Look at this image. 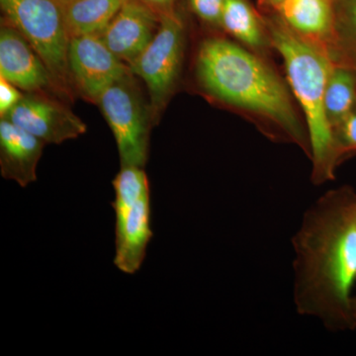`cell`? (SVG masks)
Here are the masks:
<instances>
[{
  "instance_id": "cell-16",
  "label": "cell",
  "mask_w": 356,
  "mask_h": 356,
  "mask_svg": "<svg viewBox=\"0 0 356 356\" xmlns=\"http://www.w3.org/2000/svg\"><path fill=\"white\" fill-rule=\"evenodd\" d=\"M356 104V70L334 63L327 76L325 91V112L334 130Z\"/></svg>"
},
{
  "instance_id": "cell-21",
  "label": "cell",
  "mask_w": 356,
  "mask_h": 356,
  "mask_svg": "<svg viewBox=\"0 0 356 356\" xmlns=\"http://www.w3.org/2000/svg\"><path fill=\"white\" fill-rule=\"evenodd\" d=\"M152 8L159 9L163 14L173 13L172 6L175 0H142Z\"/></svg>"
},
{
  "instance_id": "cell-4",
  "label": "cell",
  "mask_w": 356,
  "mask_h": 356,
  "mask_svg": "<svg viewBox=\"0 0 356 356\" xmlns=\"http://www.w3.org/2000/svg\"><path fill=\"white\" fill-rule=\"evenodd\" d=\"M114 264L126 274L140 270L153 236L151 188L144 168L121 166L113 182Z\"/></svg>"
},
{
  "instance_id": "cell-5",
  "label": "cell",
  "mask_w": 356,
  "mask_h": 356,
  "mask_svg": "<svg viewBox=\"0 0 356 356\" xmlns=\"http://www.w3.org/2000/svg\"><path fill=\"white\" fill-rule=\"evenodd\" d=\"M8 24L29 42L53 81L67 88L72 79L69 65L70 36L60 0H0Z\"/></svg>"
},
{
  "instance_id": "cell-22",
  "label": "cell",
  "mask_w": 356,
  "mask_h": 356,
  "mask_svg": "<svg viewBox=\"0 0 356 356\" xmlns=\"http://www.w3.org/2000/svg\"><path fill=\"white\" fill-rule=\"evenodd\" d=\"M266 1L268 2L271 6H273L274 8L277 9L284 0H266Z\"/></svg>"
},
{
  "instance_id": "cell-19",
  "label": "cell",
  "mask_w": 356,
  "mask_h": 356,
  "mask_svg": "<svg viewBox=\"0 0 356 356\" xmlns=\"http://www.w3.org/2000/svg\"><path fill=\"white\" fill-rule=\"evenodd\" d=\"M192 10L204 22L213 27L221 28L222 7L225 0H189Z\"/></svg>"
},
{
  "instance_id": "cell-7",
  "label": "cell",
  "mask_w": 356,
  "mask_h": 356,
  "mask_svg": "<svg viewBox=\"0 0 356 356\" xmlns=\"http://www.w3.org/2000/svg\"><path fill=\"white\" fill-rule=\"evenodd\" d=\"M96 102L113 133L121 166L144 168L149 158V118L130 74L107 88Z\"/></svg>"
},
{
  "instance_id": "cell-15",
  "label": "cell",
  "mask_w": 356,
  "mask_h": 356,
  "mask_svg": "<svg viewBox=\"0 0 356 356\" xmlns=\"http://www.w3.org/2000/svg\"><path fill=\"white\" fill-rule=\"evenodd\" d=\"M127 0H72L62 2L70 37L100 34Z\"/></svg>"
},
{
  "instance_id": "cell-20",
  "label": "cell",
  "mask_w": 356,
  "mask_h": 356,
  "mask_svg": "<svg viewBox=\"0 0 356 356\" xmlns=\"http://www.w3.org/2000/svg\"><path fill=\"white\" fill-rule=\"evenodd\" d=\"M18 88L0 76V115L4 118L22 100Z\"/></svg>"
},
{
  "instance_id": "cell-23",
  "label": "cell",
  "mask_w": 356,
  "mask_h": 356,
  "mask_svg": "<svg viewBox=\"0 0 356 356\" xmlns=\"http://www.w3.org/2000/svg\"><path fill=\"white\" fill-rule=\"evenodd\" d=\"M351 309H353V315L356 322V295H353V302H351Z\"/></svg>"
},
{
  "instance_id": "cell-9",
  "label": "cell",
  "mask_w": 356,
  "mask_h": 356,
  "mask_svg": "<svg viewBox=\"0 0 356 356\" xmlns=\"http://www.w3.org/2000/svg\"><path fill=\"white\" fill-rule=\"evenodd\" d=\"M4 118L31 133L46 145H60L86 132V124L69 108L39 96L23 97Z\"/></svg>"
},
{
  "instance_id": "cell-17",
  "label": "cell",
  "mask_w": 356,
  "mask_h": 356,
  "mask_svg": "<svg viewBox=\"0 0 356 356\" xmlns=\"http://www.w3.org/2000/svg\"><path fill=\"white\" fill-rule=\"evenodd\" d=\"M336 8L334 43L331 57L334 63L356 70V0H341Z\"/></svg>"
},
{
  "instance_id": "cell-10",
  "label": "cell",
  "mask_w": 356,
  "mask_h": 356,
  "mask_svg": "<svg viewBox=\"0 0 356 356\" xmlns=\"http://www.w3.org/2000/svg\"><path fill=\"white\" fill-rule=\"evenodd\" d=\"M156 28L154 8L142 0H127L99 35L110 50L129 64L151 43Z\"/></svg>"
},
{
  "instance_id": "cell-6",
  "label": "cell",
  "mask_w": 356,
  "mask_h": 356,
  "mask_svg": "<svg viewBox=\"0 0 356 356\" xmlns=\"http://www.w3.org/2000/svg\"><path fill=\"white\" fill-rule=\"evenodd\" d=\"M186 33L175 13L163 14L154 39L129 63L131 74L140 76L149 88L152 105L161 109L177 88L184 65Z\"/></svg>"
},
{
  "instance_id": "cell-1",
  "label": "cell",
  "mask_w": 356,
  "mask_h": 356,
  "mask_svg": "<svg viewBox=\"0 0 356 356\" xmlns=\"http://www.w3.org/2000/svg\"><path fill=\"white\" fill-rule=\"evenodd\" d=\"M293 300L299 315L332 332L355 331L351 302L356 283V191H327L304 212L291 238Z\"/></svg>"
},
{
  "instance_id": "cell-13",
  "label": "cell",
  "mask_w": 356,
  "mask_h": 356,
  "mask_svg": "<svg viewBox=\"0 0 356 356\" xmlns=\"http://www.w3.org/2000/svg\"><path fill=\"white\" fill-rule=\"evenodd\" d=\"M280 17L304 38L327 49L334 43V0H284L277 9Z\"/></svg>"
},
{
  "instance_id": "cell-14",
  "label": "cell",
  "mask_w": 356,
  "mask_h": 356,
  "mask_svg": "<svg viewBox=\"0 0 356 356\" xmlns=\"http://www.w3.org/2000/svg\"><path fill=\"white\" fill-rule=\"evenodd\" d=\"M221 29L248 50L270 58L274 50L264 18L248 0H225Z\"/></svg>"
},
{
  "instance_id": "cell-24",
  "label": "cell",
  "mask_w": 356,
  "mask_h": 356,
  "mask_svg": "<svg viewBox=\"0 0 356 356\" xmlns=\"http://www.w3.org/2000/svg\"><path fill=\"white\" fill-rule=\"evenodd\" d=\"M60 1L67 2V1H72V0H60Z\"/></svg>"
},
{
  "instance_id": "cell-18",
  "label": "cell",
  "mask_w": 356,
  "mask_h": 356,
  "mask_svg": "<svg viewBox=\"0 0 356 356\" xmlns=\"http://www.w3.org/2000/svg\"><path fill=\"white\" fill-rule=\"evenodd\" d=\"M332 138L339 163L356 154V104L334 128Z\"/></svg>"
},
{
  "instance_id": "cell-12",
  "label": "cell",
  "mask_w": 356,
  "mask_h": 356,
  "mask_svg": "<svg viewBox=\"0 0 356 356\" xmlns=\"http://www.w3.org/2000/svg\"><path fill=\"white\" fill-rule=\"evenodd\" d=\"M44 143L6 118L0 121V172L6 179L26 187L37 180V165Z\"/></svg>"
},
{
  "instance_id": "cell-3",
  "label": "cell",
  "mask_w": 356,
  "mask_h": 356,
  "mask_svg": "<svg viewBox=\"0 0 356 356\" xmlns=\"http://www.w3.org/2000/svg\"><path fill=\"white\" fill-rule=\"evenodd\" d=\"M264 18L275 51L284 62L287 81L302 110L312 145V184L332 181L341 165L325 112V91L334 60L327 49L295 32L276 11Z\"/></svg>"
},
{
  "instance_id": "cell-11",
  "label": "cell",
  "mask_w": 356,
  "mask_h": 356,
  "mask_svg": "<svg viewBox=\"0 0 356 356\" xmlns=\"http://www.w3.org/2000/svg\"><path fill=\"white\" fill-rule=\"evenodd\" d=\"M0 76L26 91L41 90L53 81L37 51L8 23L0 30Z\"/></svg>"
},
{
  "instance_id": "cell-8",
  "label": "cell",
  "mask_w": 356,
  "mask_h": 356,
  "mask_svg": "<svg viewBox=\"0 0 356 356\" xmlns=\"http://www.w3.org/2000/svg\"><path fill=\"white\" fill-rule=\"evenodd\" d=\"M67 57L74 83L95 102L107 88L131 74L99 34L70 37Z\"/></svg>"
},
{
  "instance_id": "cell-2",
  "label": "cell",
  "mask_w": 356,
  "mask_h": 356,
  "mask_svg": "<svg viewBox=\"0 0 356 356\" xmlns=\"http://www.w3.org/2000/svg\"><path fill=\"white\" fill-rule=\"evenodd\" d=\"M195 76L210 99L240 115L271 142L300 147L311 161L305 117L270 58L224 37H210L199 46Z\"/></svg>"
}]
</instances>
